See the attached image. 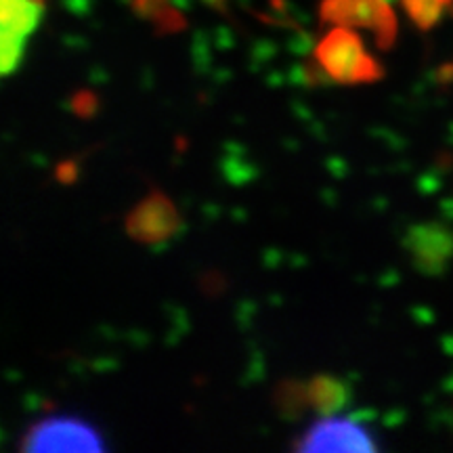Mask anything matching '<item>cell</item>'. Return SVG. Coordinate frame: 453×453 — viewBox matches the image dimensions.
I'll use <instances>...</instances> for the list:
<instances>
[{
    "mask_svg": "<svg viewBox=\"0 0 453 453\" xmlns=\"http://www.w3.org/2000/svg\"><path fill=\"white\" fill-rule=\"evenodd\" d=\"M313 59L327 81L338 84H372L384 78V67L365 53L359 34L349 26H334L317 42Z\"/></svg>",
    "mask_w": 453,
    "mask_h": 453,
    "instance_id": "6da1fadb",
    "label": "cell"
},
{
    "mask_svg": "<svg viewBox=\"0 0 453 453\" xmlns=\"http://www.w3.org/2000/svg\"><path fill=\"white\" fill-rule=\"evenodd\" d=\"M21 453H99L107 443L99 426L76 413H50L32 422L19 441Z\"/></svg>",
    "mask_w": 453,
    "mask_h": 453,
    "instance_id": "7a4b0ae2",
    "label": "cell"
},
{
    "mask_svg": "<svg viewBox=\"0 0 453 453\" xmlns=\"http://www.w3.org/2000/svg\"><path fill=\"white\" fill-rule=\"evenodd\" d=\"M321 24L365 27L373 32L380 50L393 49L396 41V15L387 0H321Z\"/></svg>",
    "mask_w": 453,
    "mask_h": 453,
    "instance_id": "3957f363",
    "label": "cell"
},
{
    "mask_svg": "<svg viewBox=\"0 0 453 453\" xmlns=\"http://www.w3.org/2000/svg\"><path fill=\"white\" fill-rule=\"evenodd\" d=\"M292 449L298 453H376L380 445H378L372 430L364 424L350 420V418L324 416L300 434Z\"/></svg>",
    "mask_w": 453,
    "mask_h": 453,
    "instance_id": "277c9868",
    "label": "cell"
},
{
    "mask_svg": "<svg viewBox=\"0 0 453 453\" xmlns=\"http://www.w3.org/2000/svg\"><path fill=\"white\" fill-rule=\"evenodd\" d=\"M180 225V214L173 200L160 189H150L143 200L127 214L124 229L130 240L139 243H162L177 235Z\"/></svg>",
    "mask_w": 453,
    "mask_h": 453,
    "instance_id": "5b68a950",
    "label": "cell"
},
{
    "mask_svg": "<svg viewBox=\"0 0 453 453\" xmlns=\"http://www.w3.org/2000/svg\"><path fill=\"white\" fill-rule=\"evenodd\" d=\"M403 248L424 275L443 273L453 257V231L441 223H418L407 229Z\"/></svg>",
    "mask_w": 453,
    "mask_h": 453,
    "instance_id": "8992f818",
    "label": "cell"
},
{
    "mask_svg": "<svg viewBox=\"0 0 453 453\" xmlns=\"http://www.w3.org/2000/svg\"><path fill=\"white\" fill-rule=\"evenodd\" d=\"M44 13L42 0H0V24L4 41L24 42L36 30Z\"/></svg>",
    "mask_w": 453,
    "mask_h": 453,
    "instance_id": "52a82bcc",
    "label": "cell"
},
{
    "mask_svg": "<svg viewBox=\"0 0 453 453\" xmlns=\"http://www.w3.org/2000/svg\"><path fill=\"white\" fill-rule=\"evenodd\" d=\"M311 410L319 416H336L350 403V387L332 373H317L307 382Z\"/></svg>",
    "mask_w": 453,
    "mask_h": 453,
    "instance_id": "ba28073f",
    "label": "cell"
},
{
    "mask_svg": "<svg viewBox=\"0 0 453 453\" xmlns=\"http://www.w3.org/2000/svg\"><path fill=\"white\" fill-rule=\"evenodd\" d=\"M273 403L283 420H300L311 410L307 382L294 380V378L281 380L273 390Z\"/></svg>",
    "mask_w": 453,
    "mask_h": 453,
    "instance_id": "9c48e42d",
    "label": "cell"
},
{
    "mask_svg": "<svg viewBox=\"0 0 453 453\" xmlns=\"http://www.w3.org/2000/svg\"><path fill=\"white\" fill-rule=\"evenodd\" d=\"M407 17L418 30L428 32L441 24L447 11H453V0H401Z\"/></svg>",
    "mask_w": 453,
    "mask_h": 453,
    "instance_id": "30bf717a",
    "label": "cell"
},
{
    "mask_svg": "<svg viewBox=\"0 0 453 453\" xmlns=\"http://www.w3.org/2000/svg\"><path fill=\"white\" fill-rule=\"evenodd\" d=\"M183 3L185 0H133V11L137 13V17H141V19L156 24L166 11Z\"/></svg>",
    "mask_w": 453,
    "mask_h": 453,
    "instance_id": "8fae6325",
    "label": "cell"
},
{
    "mask_svg": "<svg viewBox=\"0 0 453 453\" xmlns=\"http://www.w3.org/2000/svg\"><path fill=\"white\" fill-rule=\"evenodd\" d=\"M70 110L76 113L78 118H82V120H88V118H93L95 113L99 111V97L93 90H76L70 99Z\"/></svg>",
    "mask_w": 453,
    "mask_h": 453,
    "instance_id": "7c38bea8",
    "label": "cell"
},
{
    "mask_svg": "<svg viewBox=\"0 0 453 453\" xmlns=\"http://www.w3.org/2000/svg\"><path fill=\"white\" fill-rule=\"evenodd\" d=\"M55 179L64 185H72L78 179V164L73 160L61 162L55 170Z\"/></svg>",
    "mask_w": 453,
    "mask_h": 453,
    "instance_id": "4fadbf2b",
    "label": "cell"
},
{
    "mask_svg": "<svg viewBox=\"0 0 453 453\" xmlns=\"http://www.w3.org/2000/svg\"><path fill=\"white\" fill-rule=\"evenodd\" d=\"M202 3L206 4V7L219 11V13L229 15V0H202Z\"/></svg>",
    "mask_w": 453,
    "mask_h": 453,
    "instance_id": "5bb4252c",
    "label": "cell"
}]
</instances>
